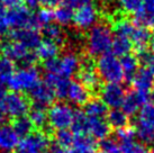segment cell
Wrapping results in <instances>:
<instances>
[{"label":"cell","instance_id":"obj_49","mask_svg":"<svg viewBox=\"0 0 154 153\" xmlns=\"http://www.w3.org/2000/svg\"><path fill=\"white\" fill-rule=\"evenodd\" d=\"M142 5H144V6H152V5H154V0H142Z\"/></svg>","mask_w":154,"mask_h":153},{"label":"cell","instance_id":"obj_23","mask_svg":"<svg viewBox=\"0 0 154 153\" xmlns=\"http://www.w3.org/2000/svg\"><path fill=\"white\" fill-rule=\"evenodd\" d=\"M59 53H60V45L48 39L41 41L38 46L35 48V54L37 55V59L42 60L44 62L57 58Z\"/></svg>","mask_w":154,"mask_h":153},{"label":"cell","instance_id":"obj_22","mask_svg":"<svg viewBox=\"0 0 154 153\" xmlns=\"http://www.w3.org/2000/svg\"><path fill=\"white\" fill-rule=\"evenodd\" d=\"M128 38L131 39L133 45L136 46L137 51H138V50L146 48L149 43L152 41V35H151L150 30H147L146 27L137 25L135 23V26H134V28H133Z\"/></svg>","mask_w":154,"mask_h":153},{"label":"cell","instance_id":"obj_50","mask_svg":"<svg viewBox=\"0 0 154 153\" xmlns=\"http://www.w3.org/2000/svg\"><path fill=\"white\" fill-rule=\"evenodd\" d=\"M150 43H151V52L154 53V39H152Z\"/></svg>","mask_w":154,"mask_h":153},{"label":"cell","instance_id":"obj_1","mask_svg":"<svg viewBox=\"0 0 154 153\" xmlns=\"http://www.w3.org/2000/svg\"><path fill=\"white\" fill-rule=\"evenodd\" d=\"M112 32L106 24H97L88 30L86 37V50L90 58H99L110 51Z\"/></svg>","mask_w":154,"mask_h":153},{"label":"cell","instance_id":"obj_42","mask_svg":"<svg viewBox=\"0 0 154 153\" xmlns=\"http://www.w3.org/2000/svg\"><path fill=\"white\" fill-rule=\"evenodd\" d=\"M9 30V25L8 21L6 19V14L0 15V37H2L8 33Z\"/></svg>","mask_w":154,"mask_h":153},{"label":"cell","instance_id":"obj_41","mask_svg":"<svg viewBox=\"0 0 154 153\" xmlns=\"http://www.w3.org/2000/svg\"><path fill=\"white\" fill-rule=\"evenodd\" d=\"M99 153H120L119 144L116 140H110V139L103 140Z\"/></svg>","mask_w":154,"mask_h":153},{"label":"cell","instance_id":"obj_25","mask_svg":"<svg viewBox=\"0 0 154 153\" xmlns=\"http://www.w3.org/2000/svg\"><path fill=\"white\" fill-rule=\"evenodd\" d=\"M43 34L45 36V39L56 43L57 45L64 44L68 38V35L65 34L62 26H60L59 24H53V23L44 27Z\"/></svg>","mask_w":154,"mask_h":153},{"label":"cell","instance_id":"obj_45","mask_svg":"<svg viewBox=\"0 0 154 153\" xmlns=\"http://www.w3.org/2000/svg\"><path fill=\"white\" fill-rule=\"evenodd\" d=\"M146 65H147V69L154 76V53L150 52V55H149V59L146 61Z\"/></svg>","mask_w":154,"mask_h":153},{"label":"cell","instance_id":"obj_24","mask_svg":"<svg viewBox=\"0 0 154 153\" xmlns=\"http://www.w3.org/2000/svg\"><path fill=\"white\" fill-rule=\"evenodd\" d=\"M85 114L90 118L105 119L108 115V107L100 98H94L85 105Z\"/></svg>","mask_w":154,"mask_h":153},{"label":"cell","instance_id":"obj_40","mask_svg":"<svg viewBox=\"0 0 154 153\" xmlns=\"http://www.w3.org/2000/svg\"><path fill=\"white\" fill-rule=\"evenodd\" d=\"M116 139L118 143H124V142H129V141H134L135 139V132L134 128L126 126L124 128L117 130L116 132Z\"/></svg>","mask_w":154,"mask_h":153},{"label":"cell","instance_id":"obj_17","mask_svg":"<svg viewBox=\"0 0 154 153\" xmlns=\"http://www.w3.org/2000/svg\"><path fill=\"white\" fill-rule=\"evenodd\" d=\"M131 81L134 90L141 94L150 96L151 91L154 88V76L149 71V69L138 70Z\"/></svg>","mask_w":154,"mask_h":153},{"label":"cell","instance_id":"obj_35","mask_svg":"<svg viewBox=\"0 0 154 153\" xmlns=\"http://www.w3.org/2000/svg\"><path fill=\"white\" fill-rule=\"evenodd\" d=\"M88 123H89V117L85 114V111H75V116L71 126L72 132L74 134H88Z\"/></svg>","mask_w":154,"mask_h":153},{"label":"cell","instance_id":"obj_37","mask_svg":"<svg viewBox=\"0 0 154 153\" xmlns=\"http://www.w3.org/2000/svg\"><path fill=\"white\" fill-rule=\"evenodd\" d=\"M15 72L14 62L5 56H0V83H7Z\"/></svg>","mask_w":154,"mask_h":153},{"label":"cell","instance_id":"obj_33","mask_svg":"<svg viewBox=\"0 0 154 153\" xmlns=\"http://www.w3.org/2000/svg\"><path fill=\"white\" fill-rule=\"evenodd\" d=\"M54 11V20L56 21V24H59L60 26H68L73 21V11L72 8H70L65 5H60L56 7Z\"/></svg>","mask_w":154,"mask_h":153},{"label":"cell","instance_id":"obj_10","mask_svg":"<svg viewBox=\"0 0 154 153\" xmlns=\"http://www.w3.org/2000/svg\"><path fill=\"white\" fill-rule=\"evenodd\" d=\"M33 17L34 13L22 5L9 8V10L6 11V19L8 21L9 27H13L15 30L33 28Z\"/></svg>","mask_w":154,"mask_h":153},{"label":"cell","instance_id":"obj_26","mask_svg":"<svg viewBox=\"0 0 154 153\" xmlns=\"http://www.w3.org/2000/svg\"><path fill=\"white\" fill-rule=\"evenodd\" d=\"M133 44L131 39L126 36H122V35H116L112 38V43H111V53L115 56H123L129 54V52L132 50Z\"/></svg>","mask_w":154,"mask_h":153},{"label":"cell","instance_id":"obj_52","mask_svg":"<svg viewBox=\"0 0 154 153\" xmlns=\"http://www.w3.org/2000/svg\"><path fill=\"white\" fill-rule=\"evenodd\" d=\"M151 98H152V100L154 101V88H153V90L151 91Z\"/></svg>","mask_w":154,"mask_h":153},{"label":"cell","instance_id":"obj_54","mask_svg":"<svg viewBox=\"0 0 154 153\" xmlns=\"http://www.w3.org/2000/svg\"><path fill=\"white\" fill-rule=\"evenodd\" d=\"M101 1H110V0H101Z\"/></svg>","mask_w":154,"mask_h":153},{"label":"cell","instance_id":"obj_44","mask_svg":"<svg viewBox=\"0 0 154 153\" xmlns=\"http://www.w3.org/2000/svg\"><path fill=\"white\" fill-rule=\"evenodd\" d=\"M5 7H8V8H13V7H16V6H19V5L23 2V0H0Z\"/></svg>","mask_w":154,"mask_h":153},{"label":"cell","instance_id":"obj_31","mask_svg":"<svg viewBox=\"0 0 154 153\" xmlns=\"http://www.w3.org/2000/svg\"><path fill=\"white\" fill-rule=\"evenodd\" d=\"M14 131L16 132L19 137H26L28 136L30 133H33L35 131L33 124L30 122V119L27 116H22V117H18V118H14L13 123H11Z\"/></svg>","mask_w":154,"mask_h":153},{"label":"cell","instance_id":"obj_28","mask_svg":"<svg viewBox=\"0 0 154 153\" xmlns=\"http://www.w3.org/2000/svg\"><path fill=\"white\" fill-rule=\"evenodd\" d=\"M96 146V141L92 136L88 134H74L72 148L86 153H94Z\"/></svg>","mask_w":154,"mask_h":153},{"label":"cell","instance_id":"obj_11","mask_svg":"<svg viewBox=\"0 0 154 153\" xmlns=\"http://www.w3.org/2000/svg\"><path fill=\"white\" fill-rule=\"evenodd\" d=\"M30 101L20 92H11L8 94L5 99L4 108L6 115L11 118H18L22 116H26L29 111Z\"/></svg>","mask_w":154,"mask_h":153},{"label":"cell","instance_id":"obj_47","mask_svg":"<svg viewBox=\"0 0 154 153\" xmlns=\"http://www.w3.org/2000/svg\"><path fill=\"white\" fill-rule=\"evenodd\" d=\"M6 116H7V115H6V111H5L4 106H0V125L5 122Z\"/></svg>","mask_w":154,"mask_h":153},{"label":"cell","instance_id":"obj_29","mask_svg":"<svg viewBox=\"0 0 154 153\" xmlns=\"http://www.w3.org/2000/svg\"><path fill=\"white\" fill-rule=\"evenodd\" d=\"M135 23L143 27H154V5L144 6L142 5L141 9L135 14Z\"/></svg>","mask_w":154,"mask_h":153},{"label":"cell","instance_id":"obj_34","mask_svg":"<svg viewBox=\"0 0 154 153\" xmlns=\"http://www.w3.org/2000/svg\"><path fill=\"white\" fill-rule=\"evenodd\" d=\"M28 118L33 124L34 128L38 130V131H43L44 127L46 126L47 123V113L45 111L44 108H39V107H34L32 111H29Z\"/></svg>","mask_w":154,"mask_h":153},{"label":"cell","instance_id":"obj_38","mask_svg":"<svg viewBox=\"0 0 154 153\" xmlns=\"http://www.w3.org/2000/svg\"><path fill=\"white\" fill-rule=\"evenodd\" d=\"M120 148V153H150V151L146 149L144 145L136 143L135 140L118 143Z\"/></svg>","mask_w":154,"mask_h":153},{"label":"cell","instance_id":"obj_18","mask_svg":"<svg viewBox=\"0 0 154 153\" xmlns=\"http://www.w3.org/2000/svg\"><path fill=\"white\" fill-rule=\"evenodd\" d=\"M19 136L14 131L11 125H0V151L5 153L15 151L19 144Z\"/></svg>","mask_w":154,"mask_h":153},{"label":"cell","instance_id":"obj_27","mask_svg":"<svg viewBox=\"0 0 154 153\" xmlns=\"http://www.w3.org/2000/svg\"><path fill=\"white\" fill-rule=\"evenodd\" d=\"M138 59L136 55L133 54H127V55L123 56L120 59V65L123 69V73H124V79L127 81H131L133 76H135V73L138 71Z\"/></svg>","mask_w":154,"mask_h":153},{"label":"cell","instance_id":"obj_46","mask_svg":"<svg viewBox=\"0 0 154 153\" xmlns=\"http://www.w3.org/2000/svg\"><path fill=\"white\" fill-rule=\"evenodd\" d=\"M7 89H6V87L4 86V83H0V106H4L5 104V99L7 97Z\"/></svg>","mask_w":154,"mask_h":153},{"label":"cell","instance_id":"obj_3","mask_svg":"<svg viewBox=\"0 0 154 153\" xmlns=\"http://www.w3.org/2000/svg\"><path fill=\"white\" fill-rule=\"evenodd\" d=\"M81 67V59L77 53L70 51L64 53L61 58L48 60L44 62L46 73H55L70 79V76L78 73Z\"/></svg>","mask_w":154,"mask_h":153},{"label":"cell","instance_id":"obj_4","mask_svg":"<svg viewBox=\"0 0 154 153\" xmlns=\"http://www.w3.org/2000/svg\"><path fill=\"white\" fill-rule=\"evenodd\" d=\"M96 70L100 79L106 83H120L124 80L120 61L112 53H106L99 56L96 63Z\"/></svg>","mask_w":154,"mask_h":153},{"label":"cell","instance_id":"obj_30","mask_svg":"<svg viewBox=\"0 0 154 153\" xmlns=\"http://www.w3.org/2000/svg\"><path fill=\"white\" fill-rule=\"evenodd\" d=\"M54 20V11L50 8H42L37 13H34L33 17V28L43 30L45 26L52 24Z\"/></svg>","mask_w":154,"mask_h":153},{"label":"cell","instance_id":"obj_16","mask_svg":"<svg viewBox=\"0 0 154 153\" xmlns=\"http://www.w3.org/2000/svg\"><path fill=\"white\" fill-rule=\"evenodd\" d=\"M149 100V95H144L137 91H132L126 94L124 101L122 104V111L127 116H133L138 113L143 105H145Z\"/></svg>","mask_w":154,"mask_h":153},{"label":"cell","instance_id":"obj_7","mask_svg":"<svg viewBox=\"0 0 154 153\" xmlns=\"http://www.w3.org/2000/svg\"><path fill=\"white\" fill-rule=\"evenodd\" d=\"M0 50L2 53V56L9 59L13 62H19L23 64V67H30L34 65L37 61V55L34 52L26 48L24 45L16 41H7L0 45Z\"/></svg>","mask_w":154,"mask_h":153},{"label":"cell","instance_id":"obj_32","mask_svg":"<svg viewBox=\"0 0 154 153\" xmlns=\"http://www.w3.org/2000/svg\"><path fill=\"white\" fill-rule=\"evenodd\" d=\"M107 123L110 127H114L116 130L124 128L128 125V116L119 108H115L108 111L107 115Z\"/></svg>","mask_w":154,"mask_h":153},{"label":"cell","instance_id":"obj_53","mask_svg":"<svg viewBox=\"0 0 154 153\" xmlns=\"http://www.w3.org/2000/svg\"><path fill=\"white\" fill-rule=\"evenodd\" d=\"M150 153H154V145H153V148L150 150Z\"/></svg>","mask_w":154,"mask_h":153},{"label":"cell","instance_id":"obj_43","mask_svg":"<svg viewBox=\"0 0 154 153\" xmlns=\"http://www.w3.org/2000/svg\"><path fill=\"white\" fill-rule=\"evenodd\" d=\"M63 0H38V4L42 5L44 8H54L60 6Z\"/></svg>","mask_w":154,"mask_h":153},{"label":"cell","instance_id":"obj_15","mask_svg":"<svg viewBox=\"0 0 154 153\" xmlns=\"http://www.w3.org/2000/svg\"><path fill=\"white\" fill-rule=\"evenodd\" d=\"M11 39L20 43L22 45L28 50H35L41 43V35L38 34L37 30L34 28H22V30H14L10 34Z\"/></svg>","mask_w":154,"mask_h":153},{"label":"cell","instance_id":"obj_12","mask_svg":"<svg viewBox=\"0 0 154 153\" xmlns=\"http://www.w3.org/2000/svg\"><path fill=\"white\" fill-rule=\"evenodd\" d=\"M78 78L79 82L87 87L90 91L92 90H98L101 85H100V76H99L97 70H96V64L92 61V58L81 61V67L78 71Z\"/></svg>","mask_w":154,"mask_h":153},{"label":"cell","instance_id":"obj_5","mask_svg":"<svg viewBox=\"0 0 154 153\" xmlns=\"http://www.w3.org/2000/svg\"><path fill=\"white\" fill-rule=\"evenodd\" d=\"M75 111L69 104L56 102L51 105L47 113V123L56 131L69 130L72 126Z\"/></svg>","mask_w":154,"mask_h":153},{"label":"cell","instance_id":"obj_36","mask_svg":"<svg viewBox=\"0 0 154 153\" xmlns=\"http://www.w3.org/2000/svg\"><path fill=\"white\" fill-rule=\"evenodd\" d=\"M74 141V133L70 130H61L55 133V143L57 148L61 149H70L72 148Z\"/></svg>","mask_w":154,"mask_h":153},{"label":"cell","instance_id":"obj_8","mask_svg":"<svg viewBox=\"0 0 154 153\" xmlns=\"http://www.w3.org/2000/svg\"><path fill=\"white\" fill-rule=\"evenodd\" d=\"M51 146L50 136L43 131H34L24 137L13 153H41Z\"/></svg>","mask_w":154,"mask_h":153},{"label":"cell","instance_id":"obj_48","mask_svg":"<svg viewBox=\"0 0 154 153\" xmlns=\"http://www.w3.org/2000/svg\"><path fill=\"white\" fill-rule=\"evenodd\" d=\"M55 149L56 148H52V146H48L47 149L43 150L41 153H55Z\"/></svg>","mask_w":154,"mask_h":153},{"label":"cell","instance_id":"obj_6","mask_svg":"<svg viewBox=\"0 0 154 153\" xmlns=\"http://www.w3.org/2000/svg\"><path fill=\"white\" fill-rule=\"evenodd\" d=\"M39 82V71L34 65L23 67L15 71L7 85L14 92L29 91Z\"/></svg>","mask_w":154,"mask_h":153},{"label":"cell","instance_id":"obj_14","mask_svg":"<svg viewBox=\"0 0 154 153\" xmlns=\"http://www.w3.org/2000/svg\"><path fill=\"white\" fill-rule=\"evenodd\" d=\"M29 92V101L34 105V107H39V108H46L47 106L52 105L53 100L55 99V95L53 90L45 83L39 81L34 88L28 91Z\"/></svg>","mask_w":154,"mask_h":153},{"label":"cell","instance_id":"obj_21","mask_svg":"<svg viewBox=\"0 0 154 153\" xmlns=\"http://www.w3.org/2000/svg\"><path fill=\"white\" fill-rule=\"evenodd\" d=\"M88 134L97 140H106L110 134V126L107 120L101 118H90L88 123Z\"/></svg>","mask_w":154,"mask_h":153},{"label":"cell","instance_id":"obj_2","mask_svg":"<svg viewBox=\"0 0 154 153\" xmlns=\"http://www.w3.org/2000/svg\"><path fill=\"white\" fill-rule=\"evenodd\" d=\"M134 125L135 136L142 143L154 144V104L146 102L142 106Z\"/></svg>","mask_w":154,"mask_h":153},{"label":"cell","instance_id":"obj_9","mask_svg":"<svg viewBox=\"0 0 154 153\" xmlns=\"http://www.w3.org/2000/svg\"><path fill=\"white\" fill-rule=\"evenodd\" d=\"M98 19V9L91 2L79 6L73 15V24L80 30H89L94 25H97Z\"/></svg>","mask_w":154,"mask_h":153},{"label":"cell","instance_id":"obj_19","mask_svg":"<svg viewBox=\"0 0 154 153\" xmlns=\"http://www.w3.org/2000/svg\"><path fill=\"white\" fill-rule=\"evenodd\" d=\"M90 90L80 83L79 81H72L70 82L66 92V99L78 105V106H85L90 99Z\"/></svg>","mask_w":154,"mask_h":153},{"label":"cell","instance_id":"obj_51","mask_svg":"<svg viewBox=\"0 0 154 153\" xmlns=\"http://www.w3.org/2000/svg\"><path fill=\"white\" fill-rule=\"evenodd\" d=\"M81 1V5H85V4H90L92 0H80Z\"/></svg>","mask_w":154,"mask_h":153},{"label":"cell","instance_id":"obj_13","mask_svg":"<svg viewBox=\"0 0 154 153\" xmlns=\"http://www.w3.org/2000/svg\"><path fill=\"white\" fill-rule=\"evenodd\" d=\"M100 99L103 100L108 108L115 109L122 107L126 96L125 89L120 83H106L99 89Z\"/></svg>","mask_w":154,"mask_h":153},{"label":"cell","instance_id":"obj_20","mask_svg":"<svg viewBox=\"0 0 154 153\" xmlns=\"http://www.w3.org/2000/svg\"><path fill=\"white\" fill-rule=\"evenodd\" d=\"M55 95V97L59 99H65L66 98V92H68L69 85L71 81L68 78L55 74V73H46L45 76V81H44Z\"/></svg>","mask_w":154,"mask_h":153},{"label":"cell","instance_id":"obj_39","mask_svg":"<svg viewBox=\"0 0 154 153\" xmlns=\"http://www.w3.org/2000/svg\"><path fill=\"white\" fill-rule=\"evenodd\" d=\"M119 8L126 14H135L141 9L142 0H118Z\"/></svg>","mask_w":154,"mask_h":153}]
</instances>
